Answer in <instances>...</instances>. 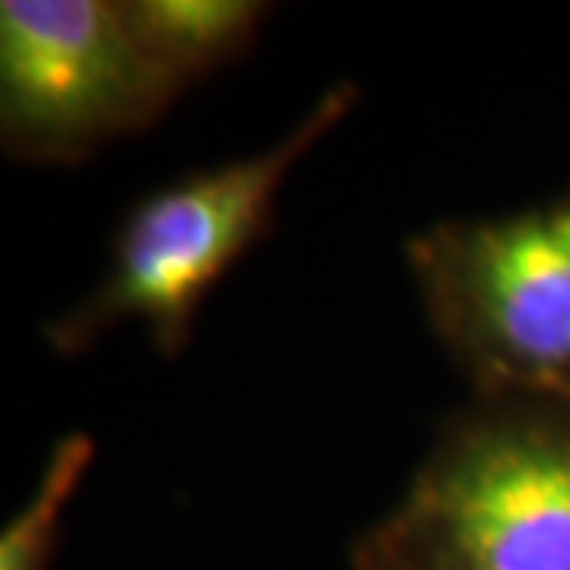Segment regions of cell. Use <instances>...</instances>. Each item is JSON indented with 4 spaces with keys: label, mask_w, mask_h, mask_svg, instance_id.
I'll return each mask as SVG.
<instances>
[{
    "label": "cell",
    "mask_w": 570,
    "mask_h": 570,
    "mask_svg": "<svg viewBox=\"0 0 570 570\" xmlns=\"http://www.w3.org/2000/svg\"><path fill=\"white\" fill-rule=\"evenodd\" d=\"M184 96L127 36L111 0L0 3V142L29 165H77L142 134Z\"/></svg>",
    "instance_id": "4"
},
{
    "label": "cell",
    "mask_w": 570,
    "mask_h": 570,
    "mask_svg": "<svg viewBox=\"0 0 570 570\" xmlns=\"http://www.w3.org/2000/svg\"><path fill=\"white\" fill-rule=\"evenodd\" d=\"M269 10L261 0H118L127 36L184 92L245 58Z\"/></svg>",
    "instance_id": "5"
},
{
    "label": "cell",
    "mask_w": 570,
    "mask_h": 570,
    "mask_svg": "<svg viewBox=\"0 0 570 570\" xmlns=\"http://www.w3.org/2000/svg\"><path fill=\"white\" fill-rule=\"evenodd\" d=\"M96 456V441L86 431H70L51 448L32 494L0 530V570H51L67 504L86 479Z\"/></svg>",
    "instance_id": "6"
},
{
    "label": "cell",
    "mask_w": 570,
    "mask_h": 570,
    "mask_svg": "<svg viewBox=\"0 0 570 570\" xmlns=\"http://www.w3.org/2000/svg\"><path fill=\"white\" fill-rule=\"evenodd\" d=\"M348 570H570V400L472 396Z\"/></svg>",
    "instance_id": "1"
},
{
    "label": "cell",
    "mask_w": 570,
    "mask_h": 570,
    "mask_svg": "<svg viewBox=\"0 0 570 570\" xmlns=\"http://www.w3.org/2000/svg\"><path fill=\"white\" fill-rule=\"evenodd\" d=\"M406 266L472 396L570 400V187L517 213L428 225L406 242Z\"/></svg>",
    "instance_id": "3"
},
{
    "label": "cell",
    "mask_w": 570,
    "mask_h": 570,
    "mask_svg": "<svg viewBox=\"0 0 570 570\" xmlns=\"http://www.w3.org/2000/svg\"><path fill=\"white\" fill-rule=\"evenodd\" d=\"M355 102L358 86L336 82L269 149L194 168L142 194L111 238L102 279L45 324V343L58 355H80L115 326L137 321L163 358H178L206 295L273 232L292 168L346 121Z\"/></svg>",
    "instance_id": "2"
}]
</instances>
